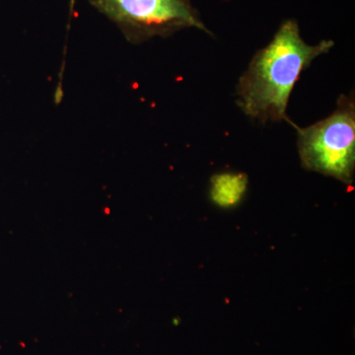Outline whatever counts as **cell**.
<instances>
[{
    "label": "cell",
    "mask_w": 355,
    "mask_h": 355,
    "mask_svg": "<svg viewBox=\"0 0 355 355\" xmlns=\"http://www.w3.org/2000/svg\"><path fill=\"white\" fill-rule=\"evenodd\" d=\"M334 43L311 46L301 38L298 23L286 20L272 42L254 55L237 85V104L250 118L291 123L286 111L299 77L315 58L329 53Z\"/></svg>",
    "instance_id": "cell-1"
},
{
    "label": "cell",
    "mask_w": 355,
    "mask_h": 355,
    "mask_svg": "<svg viewBox=\"0 0 355 355\" xmlns=\"http://www.w3.org/2000/svg\"><path fill=\"white\" fill-rule=\"evenodd\" d=\"M295 128L299 156L305 169L352 184L355 169L354 97L340 96L330 116L309 127L295 125Z\"/></svg>",
    "instance_id": "cell-2"
},
{
    "label": "cell",
    "mask_w": 355,
    "mask_h": 355,
    "mask_svg": "<svg viewBox=\"0 0 355 355\" xmlns=\"http://www.w3.org/2000/svg\"><path fill=\"white\" fill-rule=\"evenodd\" d=\"M120 28L128 41L140 44L171 36L187 28L210 34L191 0H89Z\"/></svg>",
    "instance_id": "cell-3"
},
{
    "label": "cell",
    "mask_w": 355,
    "mask_h": 355,
    "mask_svg": "<svg viewBox=\"0 0 355 355\" xmlns=\"http://www.w3.org/2000/svg\"><path fill=\"white\" fill-rule=\"evenodd\" d=\"M247 175L223 173L212 177L210 198L220 207H233L241 202L246 193Z\"/></svg>",
    "instance_id": "cell-4"
},
{
    "label": "cell",
    "mask_w": 355,
    "mask_h": 355,
    "mask_svg": "<svg viewBox=\"0 0 355 355\" xmlns=\"http://www.w3.org/2000/svg\"><path fill=\"white\" fill-rule=\"evenodd\" d=\"M74 3H76V0L70 1V14H72V11H73Z\"/></svg>",
    "instance_id": "cell-5"
}]
</instances>
